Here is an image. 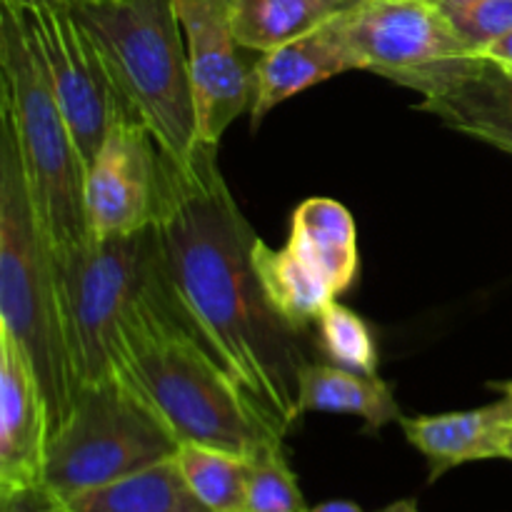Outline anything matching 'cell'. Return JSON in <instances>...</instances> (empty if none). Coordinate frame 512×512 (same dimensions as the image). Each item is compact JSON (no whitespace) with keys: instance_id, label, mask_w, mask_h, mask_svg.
Masks as SVG:
<instances>
[{"instance_id":"6da1fadb","label":"cell","mask_w":512,"mask_h":512,"mask_svg":"<svg viewBox=\"0 0 512 512\" xmlns=\"http://www.w3.org/2000/svg\"><path fill=\"white\" fill-rule=\"evenodd\" d=\"M153 228L185 318L270 423L288 435L300 420V370L310 358L300 330L265 300L253 268L258 235L225 183L218 145L200 143L183 160L163 153Z\"/></svg>"},{"instance_id":"7a4b0ae2","label":"cell","mask_w":512,"mask_h":512,"mask_svg":"<svg viewBox=\"0 0 512 512\" xmlns=\"http://www.w3.org/2000/svg\"><path fill=\"white\" fill-rule=\"evenodd\" d=\"M113 375L168 425L178 443L243 458L283 445V430L248 398L185 318L168 278L125 318Z\"/></svg>"},{"instance_id":"3957f363","label":"cell","mask_w":512,"mask_h":512,"mask_svg":"<svg viewBox=\"0 0 512 512\" xmlns=\"http://www.w3.org/2000/svg\"><path fill=\"white\" fill-rule=\"evenodd\" d=\"M0 328L33 363L50 415V435L78 395L60 305L55 253L30 198L18 145L0 120Z\"/></svg>"},{"instance_id":"277c9868","label":"cell","mask_w":512,"mask_h":512,"mask_svg":"<svg viewBox=\"0 0 512 512\" xmlns=\"http://www.w3.org/2000/svg\"><path fill=\"white\" fill-rule=\"evenodd\" d=\"M120 98L160 150L183 160L200 145L188 48L173 0L70 3Z\"/></svg>"},{"instance_id":"5b68a950","label":"cell","mask_w":512,"mask_h":512,"mask_svg":"<svg viewBox=\"0 0 512 512\" xmlns=\"http://www.w3.org/2000/svg\"><path fill=\"white\" fill-rule=\"evenodd\" d=\"M0 120L13 133L30 198L53 253L93 240L85 205L88 165L60 113L25 15L0 8Z\"/></svg>"},{"instance_id":"8992f818","label":"cell","mask_w":512,"mask_h":512,"mask_svg":"<svg viewBox=\"0 0 512 512\" xmlns=\"http://www.w3.org/2000/svg\"><path fill=\"white\" fill-rule=\"evenodd\" d=\"M65 335L78 385L115 378L120 328L130 310L163 283L155 228L125 238H93L55 255Z\"/></svg>"},{"instance_id":"52a82bcc","label":"cell","mask_w":512,"mask_h":512,"mask_svg":"<svg viewBox=\"0 0 512 512\" xmlns=\"http://www.w3.org/2000/svg\"><path fill=\"white\" fill-rule=\"evenodd\" d=\"M178 448L168 425L118 378L80 385L48 440L40 488L70 498L175 458Z\"/></svg>"},{"instance_id":"ba28073f","label":"cell","mask_w":512,"mask_h":512,"mask_svg":"<svg viewBox=\"0 0 512 512\" xmlns=\"http://www.w3.org/2000/svg\"><path fill=\"white\" fill-rule=\"evenodd\" d=\"M35 50L85 165L98 155L120 110H130L68 0H40L25 13ZM133 113V110H130Z\"/></svg>"},{"instance_id":"9c48e42d","label":"cell","mask_w":512,"mask_h":512,"mask_svg":"<svg viewBox=\"0 0 512 512\" xmlns=\"http://www.w3.org/2000/svg\"><path fill=\"white\" fill-rule=\"evenodd\" d=\"M358 70L395 80L463 55H478L435 0H363L328 20Z\"/></svg>"},{"instance_id":"30bf717a","label":"cell","mask_w":512,"mask_h":512,"mask_svg":"<svg viewBox=\"0 0 512 512\" xmlns=\"http://www.w3.org/2000/svg\"><path fill=\"white\" fill-rule=\"evenodd\" d=\"M160 190L163 150L138 115L120 110L85 180L93 238H125L153 228Z\"/></svg>"},{"instance_id":"8fae6325","label":"cell","mask_w":512,"mask_h":512,"mask_svg":"<svg viewBox=\"0 0 512 512\" xmlns=\"http://www.w3.org/2000/svg\"><path fill=\"white\" fill-rule=\"evenodd\" d=\"M188 48L200 143L220 145L225 130L250 113L255 63L230 23V0H173Z\"/></svg>"},{"instance_id":"7c38bea8","label":"cell","mask_w":512,"mask_h":512,"mask_svg":"<svg viewBox=\"0 0 512 512\" xmlns=\"http://www.w3.org/2000/svg\"><path fill=\"white\" fill-rule=\"evenodd\" d=\"M393 83L423 95L418 110L512 155V70L488 55L443 60L398 75Z\"/></svg>"},{"instance_id":"4fadbf2b","label":"cell","mask_w":512,"mask_h":512,"mask_svg":"<svg viewBox=\"0 0 512 512\" xmlns=\"http://www.w3.org/2000/svg\"><path fill=\"white\" fill-rule=\"evenodd\" d=\"M50 415L33 363L0 328V495L40 488Z\"/></svg>"},{"instance_id":"5bb4252c","label":"cell","mask_w":512,"mask_h":512,"mask_svg":"<svg viewBox=\"0 0 512 512\" xmlns=\"http://www.w3.org/2000/svg\"><path fill=\"white\" fill-rule=\"evenodd\" d=\"M408 443L428 460V483L448 470L478 460L503 458L512 430V400L500 398L475 410L400 418Z\"/></svg>"},{"instance_id":"9a60e30c","label":"cell","mask_w":512,"mask_h":512,"mask_svg":"<svg viewBox=\"0 0 512 512\" xmlns=\"http://www.w3.org/2000/svg\"><path fill=\"white\" fill-rule=\"evenodd\" d=\"M350 70H358V65L328 23L273 53L260 55L255 63L253 105L248 113L253 128H258L270 110L293 95Z\"/></svg>"},{"instance_id":"2e32d148","label":"cell","mask_w":512,"mask_h":512,"mask_svg":"<svg viewBox=\"0 0 512 512\" xmlns=\"http://www.w3.org/2000/svg\"><path fill=\"white\" fill-rule=\"evenodd\" d=\"M298 410L300 418L308 413L355 415L365 423V433H378L403 418L393 388L383 378L315 360L300 370Z\"/></svg>"},{"instance_id":"e0dca14e","label":"cell","mask_w":512,"mask_h":512,"mask_svg":"<svg viewBox=\"0 0 512 512\" xmlns=\"http://www.w3.org/2000/svg\"><path fill=\"white\" fill-rule=\"evenodd\" d=\"M288 245L313 263L333 285L335 295L358 278V230L350 210L333 198H308L295 208Z\"/></svg>"},{"instance_id":"ac0fdd59","label":"cell","mask_w":512,"mask_h":512,"mask_svg":"<svg viewBox=\"0 0 512 512\" xmlns=\"http://www.w3.org/2000/svg\"><path fill=\"white\" fill-rule=\"evenodd\" d=\"M253 268L270 308L300 333L318 323L323 310L338 300L325 275L290 245L278 250L258 238L253 248Z\"/></svg>"},{"instance_id":"d6986e66","label":"cell","mask_w":512,"mask_h":512,"mask_svg":"<svg viewBox=\"0 0 512 512\" xmlns=\"http://www.w3.org/2000/svg\"><path fill=\"white\" fill-rule=\"evenodd\" d=\"M58 500L68 512H213L190 490L175 458Z\"/></svg>"},{"instance_id":"ffe728a7","label":"cell","mask_w":512,"mask_h":512,"mask_svg":"<svg viewBox=\"0 0 512 512\" xmlns=\"http://www.w3.org/2000/svg\"><path fill=\"white\" fill-rule=\"evenodd\" d=\"M340 13L328 0H230V23L238 43L255 55L273 53Z\"/></svg>"},{"instance_id":"44dd1931","label":"cell","mask_w":512,"mask_h":512,"mask_svg":"<svg viewBox=\"0 0 512 512\" xmlns=\"http://www.w3.org/2000/svg\"><path fill=\"white\" fill-rule=\"evenodd\" d=\"M180 473L190 490L213 512H245L248 505L250 458L208 448V445L180 443L175 453Z\"/></svg>"},{"instance_id":"7402d4cb","label":"cell","mask_w":512,"mask_h":512,"mask_svg":"<svg viewBox=\"0 0 512 512\" xmlns=\"http://www.w3.org/2000/svg\"><path fill=\"white\" fill-rule=\"evenodd\" d=\"M315 325H318V345L330 363L355 373L378 375L380 355L373 330L355 310L333 300Z\"/></svg>"},{"instance_id":"603a6c76","label":"cell","mask_w":512,"mask_h":512,"mask_svg":"<svg viewBox=\"0 0 512 512\" xmlns=\"http://www.w3.org/2000/svg\"><path fill=\"white\" fill-rule=\"evenodd\" d=\"M245 512H310L283 445L250 458Z\"/></svg>"},{"instance_id":"cb8c5ba5","label":"cell","mask_w":512,"mask_h":512,"mask_svg":"<svg viewBox=\"0 0 512 512\" xmlns=\"http://www.w3.org/2000/svg\"><path fill=\"white\" fill-rule=\"evenodd\" d=\"M460 38L485 53L512 30V0H435Z\"/></svg>"},{"instance_id":"d4e9b609","label":"cell","mask_w":512,"mask_h":512,"mask_svg":"<svg viewBox=\"0 0 512 512\" xmlns=\"http://www.w3.org/2000/svg\"><path fill=\"white\" fill-rule=\"evenodd\" d=\"M0 512H68L55 495L45 488L20 490V493L0 495Z\"/></svg>"},{"instance_id":"484cf974","label":"cell","mask_w":512,"mask_h":512,"mask_svg":"<svg viewBox=\"0 0 512 512\" xmlns=\"http://www.w3.org/2000/svg\"><path fill=\"white\" fill-rule=\"evenodd\" d=\"M483 55H488L490 60L500 63V65H503V68L512 70V30H510L508 35H505V38H500L498 43L490 45V48L485 50Z\"/></svg>"},{"instance_id":"4316f807","label":"cell","mask_w":512,"mask_h":512,"mask_svg":"<svg viewBox=\"0 0 512 512\" xmlns=\"http://www.w3.org/2000/svg\"><path fill=\"white\" fill-rule=\"evenodd\" d=\"M310 512H365L358 503H350V500H328V503L313 505Z\"/></svg>"},{"instance_id":"83f0119b","label":"cell","mask_w":512,"mask_h":512,"mask_svg":"<svg viewBox=\"0 0 512 512\" xmlns=\"http://www.w3.org/2000/svg\"><path fill=\"white\" fill-rule=\"evenodd\" d=\"M38 3L40 0H0V5H3L5 10H13V13H18V15L30 13V10H33Z\"/></svg>"},{"instance_id":"f1b7e54d","label":"cell","mask_w":512,"mask_h":512,"mask_svg":"<svg viewBox=\"0 0 512 512\" xmlns=\"http://www.w3.org/2000/svg\"><path fill=\"white\" fill-rule=\"evenodd\" d=\"M488 388L495 390L498 395H503V398L512 400V380H493V383H488Z\"/></svg>"},{"instance_id":"f546056e","label":"cell","mask_w":512,"mask_h":512,"mask_svg":"<svg viewBox=\"0 0 512 512\" xmlns=\"http://www.w3.org/2000/svg\"><path fill=\"white\" fill-rule=\"evenodd\" d=\"M328 3H333L335 8H340V10H348V8H353V5L363 3V0H328Z\"/></svg>"},{"instance_id":"4dcf8cb0","label":"cell","mask_w":512,"mask_h":512,"mask_svg":"<svg viewBox=\"0 0 512 512\" xmlns=\"http://www.w3.org/2000/svg\"><path fill=\"white\" fill-rule=\"evenodd\" d=\"M503 460H512V430H510L508 440H505V453H503Z\"/></svg>"},{"instance_id":"1f68e13d","label":"cell","mask_w":512,"mask_h":512,"mask_svg":"<svg viewBox=\"0 0 512 512\" xmlns=\"http://www.w3.org/2000/svg\"><path fill=\"white\" fill-rule=\"evenodd\" d=\"M68 3H85V0H68Z\"/></svg>"}]
</instances>
